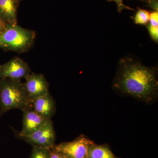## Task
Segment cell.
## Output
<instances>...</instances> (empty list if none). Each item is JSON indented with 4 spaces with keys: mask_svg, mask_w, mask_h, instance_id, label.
<instances>
[{
    "mask_svg": "<svg viewBox=\"0 0 158 158\" xmlns=\"http://www.w3.org/2000/svg\"><path fill=\"white\" fill-rule=\"evenodd\" d=\"M150 13L144 9H139L134 17V22L136 24L145 25L149 22Z\"/></svg>",
    "mask_w": 158,
    "mask_h": 158,
    "instance_id": "7c38bea8",
    "label": "cell"
},
{
    "mask_svg": "<svg viewBox=\"0 0 158 158\" xmlns=\"http://www.w3.org/2000/svg\"><path fill=\"white\" fill-rule=\"evenodd\" d=\"M17 0H0V19L6 24H17Z\"/></svg>",
    "mask_w": 158,
    "mask_h": 158,
    "instance_id": "30bf717a",
    "label": "cell"
},
{
    "mask_svg": "<svg viewBox=\"0 0 158 158\" xmlns=\"http://www.w3.org/2000/svg\"><path fill=\"white\" fill-rule=\"evenodd\" d=\"M49 158H66L62 154L52 148L50 149Z\"/></svg>",
    "mask_w": 158,
    "mask_h": 158,
    "instance_id": "e0dca14e",
    "label": "cell"
},
{
    "mask_svg": "<svg viewBox=\"0 0 158 158\" xmlns=\"http://www.w3.org/2000/svg\"><path fill=\"white\" fill-rule=\"evenodd\" d=\"M109 1H114L116 3L117 6V9L119 13H121L123 10L124 9H128V10H134V9L125 5L123 2V0H108Z\"/></svg>",
    "mask_w": 158,
    "mask_h": 158,
    "instance_id": "2e32d148",
    "label": "cell"
},
{
    "mask_svg": "<svg viewBox=\"0 0 158 158\" xmlns=\"http://www.w3.org/2000/svg\"><path fill=\"white\" fill-rule=\"evenodd\" d=\"M31 103L34 111L47 120L51 119L56 113V102L50 93L33 100Z\"/></svg>",
    "mask_w": 158,
    "mask_h": 158,
    "instance_id": "9c48e42d",
    "label": "cell"
},
{
    "mask_svg": "<svg viewBox=\"0 0 158 158\" xmlns=\"http://www.w3.org/2000/svg\"><path fill=\"white\" fill-rule=\"evenodd\" d=\"M36 34L17 24H6L0 34V47L18 53L26 52L34 44Z\"/></svg>",
    "mask_w": 158,
    "mask_h": 158,
    "instance_id": "3957f363",
    "label": "cell"
},
{
    "mask_svg": "<svg viewBox=\"0 0 158 158\" xmlns=\"http://www.w3.org/2000/svg\"><path fill=\"white\" fill-rule=\"evenodd\" d=\"M31 73L30 66L19 57H14L0 66V79L21 80Z\"/></svg>",
    "mask_w": 158,
    "mask_h": 158,
    "instance_id": "52a82bcc",
    "label": "cell"
},
{
    "mask_svg": "<svg viewBox=\"0 0 158 158\" xmlns=\"http://www.w3.org/2000/svg\"><path fill=\"white\" fill-rule=\"evenodd\" d=\"M157 68L148 67L135 58L126 56L118 63L113 83L114 90L147 104L158 97Z\"/></svg>",
    "mask_w": 158,
    "mask_h": 158,
    "instance_id": "6da1fadb",
    "label": "cell"
},
{
    "mask_svg": "<svg viewBox=\"0 0 158 158\" xmlns=\"http://www.w3.org/2000/svg\"><path fill=\"white\" fill-rule=\"evenodd\" d=\"M94 142L81 135L73 141L55 145L53 148L66 158H88V149Z\"/></svg>",
    "mask_w": 158,
    "mask_h": 158,
    "instance_id": "5b68a950",
    "label": "cell"
},
{
    "mask_svg": "<svg viewBox=\"0 0 158 158\" xmlns=\"http://www.w3.org/2000/svg\"><path fill=\"white\" fill-rule=\"evenodd\" d=\"M148 23L152 26L158 27V11H153L150 13L149 20Z\"/></svg>",
    "mask_w": 158,
    "mask_h": 158,
    "instance_id": "9a60e30c",
    "label": "cell"
},
{
    "mask_svg": "<svg viewBox=\"0 0 158 158\" xmlns=\"http://www.w3.org/2000/svg\"><path fill=\"white\" fill-rule=\"evenodd\" d=\"M23 83L28 97L33 100L49 94V84L43 74L32 73L25 78Z\"/></svg>",
    "mask_w": 158,
    "mask_h": 158,
    "instance_id": "8992f818",
    "label": "cell"
},
{
    "mask_svg": "<svg viewBox=\"0 0 158 158\" xmlns=\"http://www.w3.org/2000/svg\"><path fill=\"white\" fill-rule=\"evenodd\" d=\"M6 24L0 19V34L2 33L4 29H5Z\"/></svg>",
    "mask_w": 158,
    "mask_h": 158,
    "instance_id": "d6986e66",
    "label": "cell"
},
{
    "mask_svg": "<svg viewBox=\"0 0 158 158\" xmlns=\"http://www.w3.org/2000/svg\"><path fill=\"white\" fill-rule=\"evenodd\" d=\"M30 158H49L51 148L33 146Z\"/></svg>",
    "mask_w": 158,
    "mask_h": 158,
    "instance_id": "4fadbf2b",
    "label": "cell"
},
{
    "mask_svg": "<svg viewBox=\"0 0 158 158\" xmlns=\"http://www.w3.org/2000/svg\"><path fill=\"white\" fill-rule=\"evenodd\" d=\"M32 107L20 80L0 79V116L13 109L23 111Z\"/></svg>",
    "mask_w": 158,
    "mask_h": 158,
    "instance_id": "7a4b0ae2",
    "label": "cell"
},
{
    "mask_svg": "<svg viewBox=\"0 0 158 158\" xmlns=\"http://www.w3.org/2000/svg\"><path fill=\"white\" fill-rule=\"evenodd\" d=\"M88 158H120L115 156L108 144L98 145L94 143L88 149Z\"/></svg>",
    "mask_w": 158,
    "mask_h": 158,
    "instance_id": "8fae6325",
    "label": "cell"
},
{
    "mask_svg": "<svg viewBox=\"0 0 158 158\" xmlns=\"http://www.w3.org/2000/svg\"><path fill=\"white\" fill-rule=\"evenodd\" d=\"M23 112V128L19 135L31 134L41 127L48 120L36 113L32 107L27 108Z\"/></svg>",
    "mask_w": 158,
    "mask_h": 158,
    "instance_id": "ba28073f",
    "label": "cell"
},
{
    "mask_svg": "<svg viewBox=\"0 0 158 158\" xmlns=\"http://www.w3.org/2000/svg\"><path fill=\"white\" fill-rule=\"evenodd\" d=\"M148 31L151 38L155 41L158 43V27L152 26L148 23L146 25Z\"/></svg>",
    "mask_w": 158,
    "mask_h": 158,
    "instance_id": "5bb4252c",
    "label": "cell"
},
{
    "mask_svg": "<svg viewBox=\"0 0 158 158\" xmlns=\"http://www.w3.org/2000/svg\"><path fill=\"white\" fill-rule=\"evenodd\" d=\"M150 7L154 9L156 11H158V3L156 0H151L150 1Z\"/></svg>",
    "mask_w": 158,
    "mask_h": 158,
    "instance_id": "ac0fdd59",
    "label": "cell"
},
{
    "mask_svg": "<svg viewBox=\"0 0 158 158\" xmlns=\"http://www.w3.org/2000/svg\"><path fill=\"white\" fill-rule=\"evenodd\" d=\"M18 136L32 146L51 148L56 145V132L51 119L31 134Z\"/></svg>",
    "mask_w": 158,
    "mask_h": 158,
    "instance_id": "277c9868",
    "label": "cell"
}]
</instances>
